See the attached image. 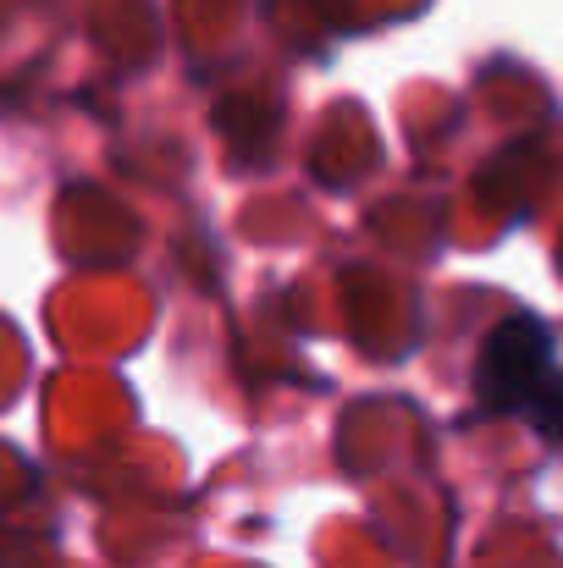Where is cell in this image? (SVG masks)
<instances>
[{
  "instance_id": "obj_1",
  "label": "cell",
  "mask_w": 563,
  "mask_h": 568,
  "mask_svg": "<svg viewBox=\"0 0 563 568\" xmlns=\"http://www.w3.org/2000/svg\"><path fill=\"white\" fill-rule=\"evenodd\" d=\"M559 371V343L536 315H509L492 326L481 365H475V392L481 408L492 414H525V403L547 386V376Z\"/></svg>"
},
{
  "instance_id": "obj_2",
  "label": "cell",
  "mask_w": 563,
  "mask_h": 568,
  "mask_svg": "<svg viewBox=\"0 0 563 568\" xmlns=\"http://www.w3.org/2000/svg\"><path fill=\"white\" fill-rule=\"evenodd\" d=\"M525 419H531V430H536L542 442L563 447V365L547 376V386L525 403Z\"/></svg>"
}]
</instances>
